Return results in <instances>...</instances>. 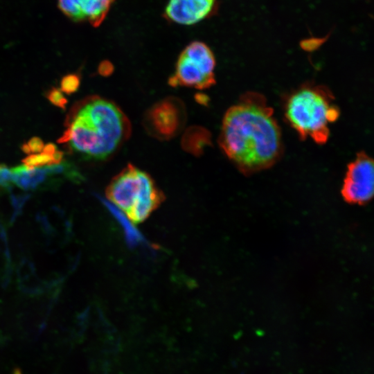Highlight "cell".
Masks as SVG:
<instances>
[{
  "instance_id": "obj_14",
  "label": "cell",
  "mask_w": 374,
  "mask_h": 374,
  "mask_svg": "<svg viewBox=\"0 0 374 374\" xmlns=\"http://www.w3.org/2000/svg\"><path fill=\"white\" fill-rule=\"evenodd\" d=\"M80 85V78L76 73H69L60 80V90L67 95L75 93Z\"/></svg>"
},
{
  "instance_id": "obj_19",
  "label": "cell",
  "mask_w": 374,
  "mask_h": 374,
  "mask_svg": "<svg viewBox=\"0 0 374 374\" xmlns=\"http://www.w3.org/2000/svg\"><path fill=\"white\" fill-rule=\"evenodd\" d=\"M10 182H12L11 169H8L6 166L0 164V186L8 187Z\"/></svg>"
},
{
  "instance_id": "obj_12",
  "label": "cell",
  "mask_w": 374,
  "mask_h": 374,
  "mask_svg": "<svg viewBox=\"0 0 374 374\" xmlns=\"http://www.w3.org/2000/svg\"><path fill=\"white\" fill-rule=\"evenodd\" d=\"M114 0H84L83 14L93 26H98L105 18Z\"/></svg>"
},
{
  "instance_id": "obj_4",
  "label": "cell",
  "mask_w": 374,
  "mask_h": 374,
  "mask_svg": "<svg viewBox=\"0 0 374 374\" xmlns=\"http://www.w3.org/2000/svg\"><path fill=\"white\" fill-rule=\"evenodd\" d=\"M186 109L179 99L168 97L158 101L146 112L143 125L148 134L161 140H168L182 130Z\"/></svg>"
},
{
  "instance_id": "obj_15",
  "label": "cell",
  "mask_w": 374,
  "mask_h": 374,
  "mask_svg": "<svg viewBox=\"0 0 374 374\" xmlns=\"http://www.w3.org/2000/svg\"><path fill=\"white\" fill-rule=\"evenodd\" d=\"M24 166L28 168L40 167L45 165H51L52 156L42 152V154H29L22 160Z\"/></svg>"
},
{
  "instance_id": "obj_3",
  "label": "cell",
  "mask_w": 374,
  "mask_h": 374,
  "mask_svg": "<svg viewBox=\"0 0 374 374\" xmlns=\"http://www.w3.org/2000/svg\"><path fill=\"white\" fill-rule=\"evenodd\" d=\"M107 200L134 222L145 220L163 199V195L145 172L128 164L109 184Z\"/></svg>"
},
{
  "instance_id": "obj_21",
  "label": "cell",
  "mask_w": 374,
  "mask_h": 374,
  "mask_svg": "<svg viewBox=\"0 0 374 374\" xmlns=\"http://www.w3.org/2000/svg\"><path fill=\"white\" fill-rule=\"evenodd\" d=\"M64 153L62 151L56 150L52 155V163L51 165L60 164L63 160Z\"/></svg>"
},
{
  "instance_id": "obj_1",
  "label": "cell",
  "mask_w": 374,
  "mask_h": 374,
  "mask_svg": "<svg viewBox=\"0 0 374 374\" xmlns=\"http://www.w3.org/2000/svg\"><path fill=\"white\" fill-rule=\"evenodd\" d=\"M219 144L244 175L273 166L283 154L280 128L263 95L249 91L226 112Z\"/></svg>"
},
{
  "instance_id": "obj_20",
  "label": "cell",
  "mask_w": 374,
  "mask_h": 374,
  "mask_svg": "<svg viewBox=\"0 0 374 374\" xmlns=\"http://www.w3.org/2000/svg\"><path fill=\"white\" fill-rule=\"evenodd\" d=\"M114 70L113 65L108 61L102 62L98 66V73L103 76L109 75Z\"/></svg>"
},
{
  "instance_id": "obj_6",
  "label": "cell",
  "mask_w": 374,
  "mask_h": 374,
  "mask_svg": "<svg viewBox=\"0 0 374 374\" xmlns=\"http://www.w3.org/2000/svg\"><path fill=\"white\" fill-rule=\"evenodd\" d=\"M217 0H170L166 17L175 23L192 25L207 17L213 10Z\"/></svg>"
},
{
  "instance_id": "obj_2",
  "label": "cell",
  "mask_w": 374,
  "mask_h": 374,
  "mask_svg": "<svg viewBox=\"0 0 374 374\" xmlns=\"http://www.w3.org/2000/svg\"><path fill=\"white\" fill-rule=\"evenodd\" d=\"M334 97L323 86L305 84L286 100L285 117L301 139H312L324 144L329 138V125L337 120L340 112Z\"/></svg>"
},
{
  "instance_id": "obj_22",
  "label": "cell",
  "mask_w": 374,
  "mask_h": 374,
  "mask_svg": "<svg viewBox=\"0 0 374 374\" xmlns=\"http://www.w3.org/2000/svg\"><path fill=\"white\" fill-rule=\"evenodd\" d=\"M43 152L46 153L52 156L55 152L57 150V147L55 144L49 143L44 146Z\"/></svg>"
},
{
  "instance_id": "obj_11",
  "label": "cell",
  "mask_w": 374,
  "mask_h": 374,
  "mask_svg": "<svg viewBox=\"0 0 374 374\" xmlns=\"http://www.w3.org/2000/svg\"><path fill=\"white\" fill-rule=\"evenodd\" d=\"M12 182L23 189H33L41 184L47 175L45 168H28L19 166L11 168Z\"/></svg>"
},
{
  "instance_id": "obj_7",
  "label": "cell",
  "mask_w": 374,
  "mask_h": 374,
  "mask_svg": "<svg viewBox=\"0 0 374 374\" xmlns=\"http://www.w3.org/2000/svg\"><path fill=\"white\" fill-rule=\"evenodd\" d=\"M215 82V75L205 73L195 62L182 53L177 60L174 75L169 78V84L172 87L184 86L198 89L209 88Z\"/></svg>"
},
{
  "instance_id": "obj_16",
  "label": "cell",
  "mask_w": 374,
  "mask_h": 374,
  "mask_svg": "<svg viewBox=\"0 0 374 374\" xmlns=\"http://www.w3.org/2000/svg\"><path fill=\"white\" fill-rule=\"evenodd\" d=\"M47 100L54 106L65 109L68 100L62 91L56 87L49 89L46 93Z\"/></svg>"
},
{
  "instance_id": "obj_9",
  "label": "cell",
  "mask_w": 374,
  "mask_h": 374,
  "mask_svg": "<svg viewBox=\"0 0 374 374\" xmlns=\"http://www.w3.org/2000/svg\"><path fill=\"white\" fill-rule=\"evenodd\" d=\"M211 134L206 129L198 126L190 127L182 136L181 146L190 154L199 156L205 148L211 144Z\"/></svg>"
},
{
  "instance_id": "obj_8",
  "label": "cell",
  "mask_w": 374,
  "mask_h": 374,
  "mask_svg": "<svg viewBox=\"0 0 374 374\" xmlns=\"http://www.w3.org/2000/svg\"><path fill=\"white\" fill-rule=\"evenodd\" d=\"M102 202L107 207L111 214L121 225L127 244L135 248L141 246H148V242L142 233L138 230L134 222L123 211L118 208L107 199L100 197Z\"/></svg>"
},
{
  "instance_id": "obj_10",
  "label": "cell",
  "mask_w": 374,
  "mask_h": 374,
  "mask_svg": "<svg viewBox=\"0 0 374 374\" xmlns=\"http://www.w3.org/2000/svg\"><path fill=\"white\" fill-rule=\"evenodd\" d=\"M195 62L208 75H214L215 60L211 49L203 42H193L181 53Z\"/></svg>"
},
{
  "instance_id": "obj_5",
  "label": "cell",
  "mask_w": 374,
  "mask_h": 374,
  "mask_svg": "<svg viewBox=\"0 0 374 374\" xmlns=\"http://www.w3.org/2000/svg\"><path fill=\"white\" fill-rule=\"evenodd\" d=\"M373 190V161L361 151L347 166L341 193L348 202L363 204L371 199Z\"/></svg>"
},
{
  "instance_id": "obj_17",
  "label": "cell",
  "mask_w": 374,
  "mask_h": 374,
  "mask_svg": "<svg viewBox=\"0 0 374 374\" xmlns=\"http://www.w3.org/2000/svg\"><path fill=\"white\" fill-rule=\"evenodd\" d=\"M44 142L39 137L33 136L30 138L26 143L21 145V150L27 154L40 152L44 148Z\"/></svg>"
},
{
  "instance_id": "obj_18",
  "label": "cell",
  "mask_w": 374,
  "mask_h": 374,
  "mask_svg": "<svg viewBox=\"0 0 374 374\" xmlns=\"http://www.w3.org/2000/svg\"><path fill=\"white\" fill-rule=\"evenodd\" d=\"M325 38H310L301 42V48L307 51H312L318 48L326 39Z\"/></svg>"
},
{
  "instance_id": "obj_13",
  "label": "cell",
  "mask_w": 374,
  "mask_h": 374,
  "mask_svg": "<svg viewBox=\"0 0 374 374\" xmlns=\"http://www.w3.org/2000/svg\"><path fill=\"white\" fill-rule=\"evenodd\" d=\"M84 0H58L60 9L74 21L84 19L83 14Z\"/></svg>"
}]
</instances>
